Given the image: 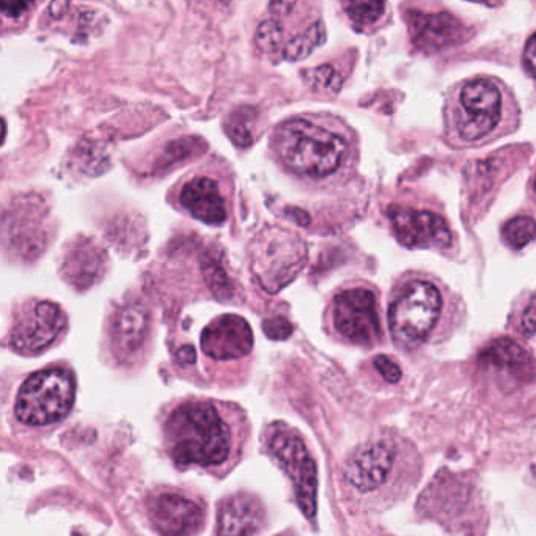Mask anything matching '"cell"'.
Listing matches in <instances>:
<instances>
[{
  "label": "cell",
  "instance_id": "obj_6",
  "mask_svg": "<svg viewBox=\"0 0 536 536\" xmlns=\"http://www.w3.org/2000/svg\"><path fill=\"white\" fill-rule=\"evenodd\" d=\"M305 260L304 241L282 228H265L250 244L252 271L269 293H277L298 276Z\"/></svg>",
  "mask_w": 536,
  "mask_h": 536
},
{
  "label": "cell",
  "instance_id": "obj_36",
  "mask_svg": "<svg viewBox=\"0 0 536 536\" xmlns=\"http://www.w3.org/2000/svg\"><path fill=\"white\" fill-rule=\"evenodd\" d=\"M530 191H532L533 199L536 200V170L535 173H533L532 186H530Z\"/></svg>",
  "mask_w": 536,
  "mask_h": 536
},
{
  "label": "cell",
  "instance_id": "obj_20",
  "mask_svg": "<svg viewBox=\"0 0 536 536\" xmlns=\"http://www.w3.org/2000/svg\"><path fill=\"white\" fill-rule=\"evenodd\" d=\"M326 40V29H324L323 23H316L305 30L304 34L298 35L285 46L283 51V57L291 62L296 60L305 59L312 54L313 49L323 45Z\"/></svg>",
  "mask_w": 536,
  "mask_h": 536
},
{
  "label": "cell",
  "instance_id": "obj_33",
  "mask_svg": "<svg viewBox=\"0 0 536 536\" xmlns=\"http://www.w3.org/2000/svg\"><path fill=\"white\" fill-rule=\"evenodd\" d=\"M180 364H192L195 360V351L192 346H181L177 353Z\"/></svg>",
  "mask_w": 536,
  "mask_h": 536
},
{
  "label": "cell",
  "instance_id": "obj_29",
  "mask_svg": "<svg viewBox=\"0 0 536 536\" xmlns=\"http://www.w3.org/2000/svg\"><path fill=\"white\" fill-rule=\"evenodd\" d=\"M376 370H378L379 375L382 378L386 379L390 384H397L401 379V368L398 367V364H395L390 357L387 356H378L375 357Z\"/></svg>",
  "mask_w": 536,
  "mask_h": 536
},
{
  "label": "cell",
  "instance_id": "obj_8",
  "mask_svg": "<svg viewBox=\"0 0 536 536\" xmlns=\"http://www.w3.org/2000/svg\"><path fill=\"white\" fill-rule=\"evenodd\" d=\"M268 450L293 481L299 507L307 518H315L318 472L301 437L285 426L274 425L268 433Z\"/></svg>",
  "mask_w": 536,
  "mask_h": 536
},
{
  "label": "cell",
  "instance_id": "obj_12",
  "mask_svg": "<svg viewBox=\"0 0 536 536\" xmlns=\"http://www.w3.org/2000/svg\"><path fill=\"white\" fill-rule=\"evenodd\" d=\"M478 365L508 390L535 378V359L511 338H499L489 343L478 356Z\"/></svg>",
  "mask_w": 536,
  "mask_h": 536
},
{
  "label": "cell",
  "instance_id": "obj_13",
  "mask_svg": "<svg viewBox=\"0 0 536 536\" xmlns=\"http://www.w3.org/2000/svg\"><path fill=\"white\" fill-rule=\"evenodd\" d=\"M409 32L415 48L439 52L459 45L469 37V30L450 13H408Z\"/></svg>",
  "mask_w": 536,
  "mask_h": 536
},
{
  "label": "cell",
  "instance_id": "obj_15",
  "mask_svg": "<svg viewBox=\"0 0 536 536\" xmlns=\"http://www.w3.org/2000/svg\"><path fill=\"white\" fill-rule=\"evenodd\" d=\"M254 346V335L241 316L224 315L206 327L202 334V349L206 356L217 360L247 356Z\"/></svg>",
  "mask_w": 536,
  "mask_h": 536
},
{
  "label": "cell",
  "instance_id": "obj_19",
  "mask_svg": "<svg viewBox=\"0 0 536 536\" xmlns=\"http://www.w3.org/2000/svg\"><path fill=\"white\" fill-rule=\"evenodd\" d=\"M148 329L147 310L139 304L128 305L114 323V342L118 353L133 354L144 343Z\"/></svg>",
  "mask_w": 536,
  "mask_h": 536
},
{
  "label": "cell",
  "instance_id": "obj_18",
  "mask_svg": "<svg viewBox=\"0 0 536 536\" xmlns=\"http://www.w3.org/2000/svg\"><path fill=\"white\" fill-rule=\"evenodd\" d=\"M104 254L92 241L74 244L63 263V272L74 287L87 288L103 274Z\"/></svg>",
  "mask_w": 536,
  "mask_h": 536
},
{
  "label": "cell",
  "instance_id": "obj_17",
  "mask_svg": "<svg viewBox=\"0 0 536 536\" xmlns=\"http://www.w3.org/2000/svg\"><path fill=\"white\" fill-rule=\"evenodd\" d=\"M265 518V511L257 499L233 496L219 511V536H252Z\"/></svg>",
  "mask_w": 536,
  "mask_h": 536
},
{
  "label": "cell",
  "instance_id": "obj_7",
  "mask_svg": "<svg viewBox=\"0 0 536 536\" xmlns=\"http://www.w3.org/2000/svg\"><path fill=\"white\" fill-rule=\"evenodd\" d=\"M73 403L74 379L70 371L51 368L24 382L16 400V415L26 425H51L63 419Z\"/></svg>",
  "mask_w": 536,
  "mask_h": 536
},
{
  "label": "cell",
  "instance_id": "obj_9",
  "mask_svg": "<svg viewBox=\"0 0 536 536\" xmlns=\"http://www.w3.org/2000/svg\"><path fill=\"white\" fill-rule=\"evenodd\" d=\"M334 324L349 342L376 345L381 340V323L375 293L354 288L338 294L334 301Z\"/></svg>",
  "mask_w": 536,
  "mask_h": 536
},
{
  "label": "cell",
  "instance_id": "obj_11",
  "mask_svg": "<svg viewBox=\"0 0 536 536\" xmlns=\"http://www.w3.org/2000/svg\"><path fill=\"white\" fill-rule=\"evenodd\" d=\"M65 327V315L54 302H35L18 316L10 343L18 353L35 354L54 343Z\"/></svg>",
  "mask_w": 536,
  "mask_h": 536
},
{
  "label": "cell",
  "instance_id": "obj_30",
  "mask_svg": "<svg viewBox=\"0 0 536 536\" xmlns=\"http://www.w3.org/2000/svg\"><path fill=\"white\" fill-rule=\"evenodd\" d=\"M518 329L525 337H533L536 334V296L522 310Z\"/></svg>",
  "mask_w": 536,
  "mask_h": 536
},
{
  "label": "cell",
  "instance_id": "obj_4",
  "mask_svg": "<svg viewBox=\"0 0 536 536\" xmlns=\"http://www.w3.org/2000/svg\"><path fill=\"white\" fill-rule=\"evenodd\" d=\"M444 310V293L436 283L428 279L408 280L390 304L393 340L404 349L419 348L433 337Z\"/></svg>",
  "mask_w": 536,
  "mask_h": 536
},
{
  "label": "cell",
  "instance_id": "obj_34",
  "mask_svg": "<svg viewBox=\"0 0 536 536\" xmlns=\"http://www.w3.org/2000/svg\"><path fill=\"white\" fill-rule=\"evenodd\" d=\"M294 5L296 4H288V2H277V4L269 5V10H271L274 15H287V13H290L291 10H293Z\"/></svg>",
  "mask_w": 536,
  "mask_h": 536
},
{
  "label": "cell",
  "instance_id": "obj_23",
  "mask_svg": "<svg viewBox=\"0 0 536 536\" xmlns=\"http://www.w3.org/2000/svg\"><path fill=\"white\" fill-rule=\"evenodd\" d=\"M254 109L250 107H239L228 118L227 129L228 136L232 137L233 142L239 147H249L254 142V136L250 131V122H252Z\"/></svg>",
  "mask_w": 536,
  "mask_h": 536
},
{
  "label": "cell",
  "instance_id": "obj_16",
  "mask_svg": "<svg viewBox=\"0 0 536 536\" xmlns=\"http://www.w3.org/2000/svg\"><path fill=\"white\" fill-rule=\"evenodd\" d=\"M180 202L192 216L205 224L219 225L227 219L224 199L216 181L211 178H195L186 184L181 191Z\"/></svg>",
  "mask_w": 536,
  "mask_h": 536
},
{
  "label": "cell",
  "instance_id": "obj_2",
  "mask_svg": "<svg viewBox=\"0 0 536 536\" xmlns=\"http://www.w3.org/2000/svg\"><path fill=\"white\" fill-rule=\"evenodd\" d=\"M167 441L181 466H217L232 452V431L214 404L188 403L167 420Z\"/></svg>",
  "mask_w": 536,
  "mask_h": 536
},
{
  "label": "cell",
  "instance_id": "obj_26",
  "mask_svg": "<svg viewBox=\"0 0 536 536\" xmlns=\"http://www.w3.org/2000/svg\"><path fill=\"white\" fill-rule=\"evenodd\" d=\"M282 38V26L277 21H274V19H269V21L261 23L257 29V35H255L258 48L266 52L276 51L279 48Z\"/></svg>",
  "mask_w": 536,
  "mask_h": 536
},
{
  "label": "cell",
  "instance_id": "obj_24",
  "mask_svg": "<svg viewBox=\"0 0 536 536\" xmlns=\"http://www.w3.org/2000/svg\"><path fill=\"white\" fill-rule=\"evenodd\" d=\"M203 276H205L208 287L213 291L217 299L232 298L233 288L232 283L228 280L224 269L217 265L216 261L206 258L202 265Z\"/></svg>",
  "mask_w": 536,
  "mask_h": 536
},
{
  "label": "cell",
  "instance_id": "obj_3",
  "mask_svg": "<svg viewBox=\"0 0 536 536\" xmlns=\"http://www.w3.org/2000/svg\"><path fill=\"white\" fill-rule=\"evenodd\" d=\"M272 145L293 172L313 178L334 175L349 153L345 136L305 118L280 123L272 136Z\"/></svg>",
  "mask_w": 536,
  "mask_h": 536
},
{
  "label": "cell",
  "instance_id": "obj_22",
  "mask_svg": "<svg viewBox=\"0 0 536 536\" xmlns=\"http://www.w3.org/2000/svg\"><path fill=\"white\" fill-rule=\"evenodd\" d=\"M349 18L360 29L375 26L384 18L387 4L384 2H345L343 4Z\"/></svg>",
  "mask_w": 536,
  "mask_h": 536
},
{
  "label": "cell",
  "instance_id": "obj_35",
  "mask_svg": "<svg viewBox=\"0 0 536 536\" xmlns=\"http://www.w3.org/2000/svg\"><path fill=\"white\" fill-rule=\"evenodd\" d=\"M68 7H70L68 2H54L49 7V15L54 16V18H60Z\"/></svg>",
  "mask_w": 536,
  "mask_h": 536
},
{
  "label": "cell",
  "instance_id": "obj_1",
  "mask_svg": "<svg viewBox=\"0 0 536 536\" xmlns=\"http://www.w3.org/2000/svg\"><path fill=\"white\" fill-rule=\"evenodd\" d=\"M521 120L518 101L496 78L469 79L448 92L445 140L455 148H478L513 133Z\"/></svg>",
  "mask_w": 536,
  "mask_h": 536
},
{
  "label": "cell",
  "instance_id": "obj_27",
  "mask_svg": "<svg viewBox=\"0 0 536 536\" xmlns=\"http://www.w3.org/2000/svg\"><path fill=\"white\" fill-rule=\"evenodd\" d=\"M200 148V142L197 139H184L180 142L170 145L167 148L166 159L162 162L173 164L175 161H181L183 158H188L192 151H197Z\"/></svg>",
  "mask_w": 536,
  "mask_h": 536
},
{
  "label": "cell",
  "instance_id": "obj_14",
  "mask_svg": "<svg viewBox=\"0 0 536 536\" xmlns=\"http://www.w3.org/2000/svg\"><path fill=\"white\" fill-rule=\"evenodd\" d=\"M150 518L162 536H191L203 525L199 503L178 494H162L151 500Z\"/></svg>",
  "mask_w": 536,
  "mask_h": 536
},
{
  "label": "cell",
  "instance_id": "obj_25",
  "mask_svg": "<svg viewBox=\"0 0 536 536\" xmlns=\"http://www.w3.org/2000/svg\"><path fill=\"white\" fill-rule=\"evenodd\" d=\"M304 79L313 90L337 93L340 87H342V78H340V74L331 65H323V67L305 71Z\"/></svg>",
  "mask_w": 536,
  "mask_h": 536
},
{
  "label": "cell",
  "instance_id": "obj_10",
  "mask_svg": "<svg viewBox=\"0 0 536 536\" xmlns=\"http://www.w3.org/2000/svg\"><path fill=\"white\" fill-rule=\"evenodd\" d=\"M390 224L398 241L408 249H447L452 246L453 233L447 221L431 211H419L408 206L392 205Z\"/></svg>",
  "mask_w": 536,
  "mask_h": 536
},
{
  "label": "cell",
  "instance_id": "obj_28",
  "mask_svg": "<svg viewBox=\"0 0 536 536\" xmlns=\"http://www.w3.org/2000/svg\"><path fill=\"white\" fill-rule=\"evenodd\" d=\"M263 331L271 340H287L293 334V326L282 316H276L263 323Z\"/></svg>",
  "mask_w": 536,
  "mask_h": 536
},
{
  "label": "cell",
  "instance_id": "obj_21",
  "mask_svg": "<svg viewBox=\"0 0 536 536\" xmlns=\"http://www.w3.org/2000/svg\"><path fill=\"white\" fill-rule=\"evenodd\" d=\"M505 243L514 250L524 249L536 238V222L529 216L513 217L502 230Z\"/></svg>",
  "mask_w": 536,
  "mask_h": 536
},
{
  "label": "cell",
  "instance_id": "obj_5",
  "mask_svg": "<svg viewBox=\"0 0 536 536\" xmlns=\"http://www.w3.org/2000/svg\"><path fill=\"white\" fill-rule=\"evenodd\" d=\"M409 448L395 437H379L357 448L346 461L343 475L354 491L362 496H397L408 475Z\"/></svg>",
  "mask_w": 536,
  "mask_h": 536
},
{
  "label": "cell",
  "instance_id": "obj_32",
  "mask_svg": "<svg viewBox=\"0 0 536 536\" xmlns=\"http://www.w3.org/2000/svg\"><path fill=\"white\" fill-rule=\"evenodd\" d=\"M32 4H26V2H4L2 4V13L10 18H18L27 12V8Z\"/></svg>",
  "mask_w": 536,
  "mask_h": 536
},
{
  "label": "cell",
  "instance_id": "obj_31",
  "mask_svg": "<svg viewBox=\"0 0 536 536\" xmlns=\"http://www.w3.org/2000/svg\"><path fill=\"white\" fill-rule=\"evenodd\" d=\"M522 67H524L525 73L536 81V34H533L525 45Z\"/></svg>",
  "mask_w": 536,
  "mask_h": 536
}]
</instances>
